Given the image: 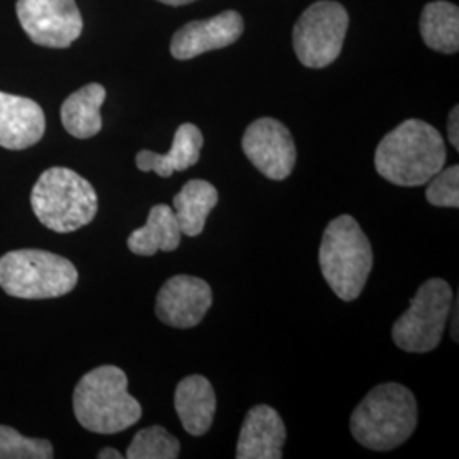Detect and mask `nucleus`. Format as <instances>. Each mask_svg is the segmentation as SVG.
I'll use <instances>...</instances> for the list:
<instances>
[{
	"mask_svg": "<svg viewBox=\"0 0 459 459\" xmlns=\"http://www.w3.org/2000/svg\"><path fill=\"white\" fill-rule=\"evenodd\" d=\"M417 417V400L411 390L398 383H383L352 411L351 432L368 449L392 451L411 439Z\"/></svg>",
	"mask_w": 459,
	"mask_h": 459,
	"instance_id": "nucleus-2",
	"label": "nucleus"
},
{
	"mask_svg": "<svg viewBox=\"0 0 459 459\" xmlns=\"http://www.w3.org/2000/svg\"><path fill=\"white\" fill-rule=\"evenodd\" d=\"M443 136L420 119H407L385 134L375 155L377 174L403 187L424 186L446 164Z\"/></svg>",
	"mask_w": 459,
	"mask_h": 459,
	"instance_id": "nucleus-1",
	"label": "nucleus"
},
{
	"mask_svg": "<svg viewBox=\"0 0 459 459\" xmlns=\"http://www.w3.org/2000/svg\"><path fill=\"white\" fill-rule=\"evenodd\" d=\"M204 136L193 123H184L174 134L172 147L165 153H155L150 150H142L136 155V167L142 172H155L160 178H170L174 172L187 170L197 164L201 157V148Z\"/></svg>",
	"mask_w": 459,
	"mask_h": 459,
	"instance_id": "nucleus-16",
	"label": "nucleus"
},
{
	"mask_svg": "<svg viewBox=\"0 0 459 459\" xmlns=\"http://www.w3.org/2000/svg\"><path fill=\"white\" fill-rule=\"evenodd\" d=\"M284 443L286 426L281 415L269 405H257L247 411L237 444V458H282Z\"/></svg>",
	"mask_w": 459,
	"mask_h": 459,
	"instance_id": "nucleus-14",
	"label": "nucleus"
},
{
	"mask_svg": "<svg viewBox=\"0 0 459 459\" xmlns=\"http://www.w3.org/2000/svg\"><path fill=\"white\" fill-rule=\"evenodd\" d=\"M53 446L47 439L24 437L16 429L0 426V459H51Z\"/></svg>",
	"mask_w": 459,
	"mask_h": 459,
	"instance_id": "nucleus-22",
	"label": "nucleus"
},
{
	"mask_svg": "<svg viewBox=\"0 0 459 459\" xmlns=\"http://www.w3.org/2000/svg\"><path fill=\"white\" fill-rule=\"evenodd\" d=\"M218 204V191L213 184L203 179L186 182L174 197V213L182 235L197 237L203 233L206 220Z\"/></svg>",
	"mask_w": 459,
	"mask_h": 459,
	"instance_id": "nucleus-19",
	"label": "nucleus"
},
{
	"mask_svg": "<svg viewBox=\"0 0 459 459\" xmlns=\"http://www.w3.org/2000/svg\"><path fill=\"white\" fill-rule=\"evenodd\" d=\"M47 128L45 113L33 99L0 92V147L26 150L36 145Z\"/></svg>",
	"mask_w": 459,
	"mask_h": 459,
	"instance_id": "nucleus-13",
	"label": "nucleus"
},
{
	"mask_svg": "<svg viewBox=\"0 0 459 459\" xmlns=\"http://www.w3.org/2000/svg\"><path fill=\"white\" fill-rule=\"evenodd\" d=\"M179 455V439L160 426L147 427L136 432L126 451L128 459H176Z\"/></svg>",
	"mask_w": 459,
	"mask_h": 459,
	"instance_id": "nucleus-21",
	"label": "nucleus"
},
{
	"mask_svg": "<svg viewBox=\"0 0 459 459\" xmlns=\"http://www.w3.org/2000/svg\"><path fill=\"white\" fill-rule=\"evenodd\" d=\"M242 148L247 159L271 181H284L295 169V140L274 117H261L248 125Z\"/></svg>",
	"mask_w": 459,
	"mask_h": 459,
	"instance_id": "nucleus-10",
	"label": "nucleus"
},
{
	"mask_svg": "<svg viewBox=\"0 0 459 459\" xmlns=\"http://www.w3.org/2000/svg\"><path fill=\"white\" fill-rule=\"evenodd\" d=\"M174 405L187 434L201 437L213 426L216 394L208 377L201 375L184 377L176 388Z\"/></svg>",
	"mask_w": 459,
	"mask_h": 459,
	"instance_id": "nucleus-15",
	"label": "nucleus"
},
{
	"mask_svg": "<svg viewBox=\"0 0 459 459\" xmlns=\"http://www.w3.org/2000/svg\"><path fill=\"white\" fill-rule=\"evenodd\" d=\"M36 218L56 233H72L89 225L98 214V193L72 169L51 167L31 191Z\"/></svg>",
	"mask_w": 459,
	"mask_h": 459,
	"instance_id": "nucleus-5",
	"label": "nucleus"
},
{
	"mask_svg": "<svg viewBox=\"0 0 459 459\" xmlns=\"http://www.w3.org/2000/svg\"><path fill=\"white\" fill-rule=\"evenodd\" d=\"M427 201L437 208H458L459 167L451 165L437 172L427 186Z\"/></svg>",
	"mask_w": 459,
	"mask_h": 459,
	"instance_id": "nucleus-23",
	"label": "nucleus"
},
{
	"mask_svg": "<svg viewBox=\"0 0 459 459\" xmlns=\"http://www.w3.org/2000/svg\"><path fill=\"white\" fill-rule=\"evenodd\" d=\"M213 293L204 279L179 274L160 288L155 303L159 320L174 328H193L206 316Z\"/></svg>",
	"mask_w": 459,
	"mask_h": 459,
	"instance_id": "nucleus-11",
	"label": "nucleus"
},
{
	"mask_svg": "<svg viewBox=\"0 0 459 459\" xmlns=\"http://www.w3.org/2000/svg\"><path fill=\"white\" fill-rule=\"evenodd\" d=\"M244 33V19L237 11H225L208 21H193L174 34L170 53L176 60H191L213 49L227 48Z\"/></svg>",
	"mask_w": 459,
	"mask_h": 459,
	"instance_id": "nucleus-12",
	"label": "nucleus"
},
{
	"mask_svg": "<svg viewBox=\"0 0 459 459\" xmlns=\"http://www.w3.org/2000/svg\"><path fill=\"white\" fill-rule=\"evenodd\" d=\"M99 459H121L123 455L119 451H116L113 447H104L98 455Z\"/></svg>",
	"mask_w": 459,
	"mask_h": 459,
	"instance_id": "nucleus-25",
	"label": "nucleus"
},
{
	"mask_svg": "<svg viewBox=\"0 0 459 459\" xmlns=\"http://www.w3.org/2000/svg\"><path fill=\"white\" fill-rule=\"evenodd\" d=\"M318 261L330 290L342 301L361 296L373 269V248L352 216L341 214L328 223Z\"/></svg>",
	"mask_w": 459,
	"mask_h": 459,
	"instance_id": "nucleus-4",
	"label": "nucleus"
},
{
	"mask_svg": "<svg viewBox=\"0 0 459 459\" xmlns=\"http://www.w3.org/2000/svg\"><path fill=\"white\" fill-rule=\"evenodd\" d=\"M182 231L176 213L167 204L150 210L147 223L128 237V248L136 255L152 257L159 250L174 252L181 246Z\"/></svg>",
	"mask_w": 459,
	"mask_h": 459,
	"instance_id": "nucleus-17",
	"label": "nucleus"
},
{
	"mask_svg": "<svg viewBox=\"0 0 459 459\" xmlns=\"http://www.w3.org/2000/svg\"><path fill=\"white\" fill-rule=\"evenodd\" d=\"M79 282L75 265L47 250H14L0 257V288L21 299L68 295Z\"/></svg>",
	"mask_w": 459,
	"mask_h": 459,
	"instance_id": "nucleus-6",
	"label": "nucleus"
},
{
	"mask_svg": "<svg viewBox=\"0 0 459 459\" xmlns=\"http://www.w3.org/2000/svg\"><path fill=\"white\" fill-rule=\"evenodd\" d=\"M347 26L349 14L339 2L322 0L310 5L293 30L298 60L308 68L333 64L342 51Z\"/></svg>",
	"mask_w": 459,
	"mask_h": 459,
	"instance_id": "nucleus-8",
	"label": "nucleus"
},
{
	"mask_svg": "<svg viewBox=\"0 0 459 459\" xmlns=\"http://www.w3.org/2000/svg\"><path fill=\"white\" fill-rule=\"evenodd\" d=\"M17 19L30 39L45 48H68L82 34L75 0H17Z\"/></svg>",
	"mask_w": 459,
	"mask_h": 459,
	"instance_id": "nucleus-9",
	"label": "nucleus"
},
{
	"mask_svg": "<svg viewBox=\"0 0 459 459\" xmlns=\"http://www.w3.org/2000/svg\"><path fill=\"white\" fill-rule=\"evenodd\" d=\"M159 2L178 7V5H186V4H191V2H196V0H159Z\"/></svg>",
	"mask_w": 459,
	"mask_h": 459,
	"instance_id": "nucleus-27",
	"label": "nucleus"
},
{
	"mask_svg": "<svg viewBox=\"0 0 459 459\" xmlns=\"http://www.w3.org/2000/svg\"><path fill=\"white\" fill-rule=\"evenodd\" d=\"M451 335L455 341H458V303H455V324H453Z\"/></svg>",
	"mask_w": 459,
	"mask_h": 459,
	"instance_id": "nucleus-26",
	"label": "nucleus"
},
{
	"mask_svg": "<svg viewBox=\"0 0 459 459\" xmlns=\"http://www.w3.org/2000/svg\"><path fill=\"white\" fill-rule=\"evenodd\" d=\"M79 424L96 434H117L142 419V405L128 394V377L116 366L89 371L74 392Z\"/></svg>",
	"mask_w": 459,
	"mask_h": 459,
	"instance_id": "nucleus-3",
	"label": "nucleus"
},
{
	"mask_svg": "<svg viewBox=\"0 0 459 459\" xmlns=\"http://www.w3.org/2000/svg\"><path fill=\"white\" fill-rule=\"evenodd\" d=\"M459 108L455 106L453 111L449 113V119H447V136H449V142L453 143V147L458 150L459 148Z\"/></svg>",
	"mask_w": 459,
	"mask_h": 459,
	"instance_id": "nucleus-24",
	"label": "nucleus"
},
{
	"mask_svg": "<svg viewBox=\"0 0 459 459\" xmlns=\"http://www.w3.org/2000/svg\"><path fill=\"white\" fill-rule=\"evenodd\" d=\"M420 34L429 48L441 53L459 49V9L451 2L427 4L420 17Z\"/></svg>",
	"mask_w": 459,
	"mask_h": 459,
	"instance_id": "nucleus-20",
	"label": "nucleus"
},
{
	"mask_svg": "<svg viewBox=\"0 0 459 459\" xmlns=\"http://www.w3.org/2000/svg\"><path fill=\"white\" fill-rule=\"evenodd\" d=\"M106 100V89L100 83H89L62 104V123L68 134L79 140L96 136L102 130L100 108Z\"/></svg>",
	"mask_w": 459,
	"mask_h": 459,
	"instance_id": "nucleus-18",
	"label": "nucleus"
},
{
	"mask_svg": "<svg viewBox=\"0 0 459 459\" xmlns=\"http://www.w3.org/2000/svg\"><path fill=\"white\" fill-rule=\"evenodd\" d=\"M453 308V290L444 279L426 281L411 301L409 310L394 322V342L405 352L424 354L443 341Z\"/></svg>",
	"mask_w": 459,
	"mask_h": 459,
	"instance_id": "nucleus-7",
	"label": "nucleus"
}]
</instances>
